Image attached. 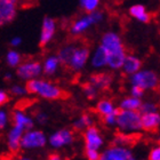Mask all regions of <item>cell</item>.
<instances>
[{
  "label": "cell",
  "instance_id": "obj_1",
  "mask_svg": "<svg viewBox=\"0 0 160 160\" xmlns=\"http://www.w3.org/2000/svg\"><path fill=\"white\" fill-rule=\"evenodd\" d=\"M57 56L62 67L72 72H79L89 61L90 49L87 43L73 40L61 47L57 52Z\"/></svg>",
  "mask_w": 160,
  "mask_h": 160
},
{
  "label": "cell",
  "instance_id": "obj_2",
  "mask_svg": "<svg viewBox=\"0 0 160 160\" xmlns=\"http://www.w3.org/2000/svg\"><path fill=\"white\" fill-rule=\"evenodd\" d=\"M28 94L37 95V96L49 101L57 100H67L70 96V94L67 90H64L57 83L52 80H47L43 78H36V79L29 80L25 83Z\"/></svg>",
  "mask_w": 160,
  "mask_h": 160
},
{
  "label": "cell",
  "instance_id": "obj_3",
  "mask_svg": "<svg viewBox=\"0 0 160 160\" xmlns=\"http://www.w3.org/2000/svg\"><path fill=\"white\" fill-rule=\"evenodd\" d=\"M100 45L107 52L108 67L111 69H120L127 54L119 34L113 31H108L101 38Z\"/></svg>",
  "mask_w": 160,
  "mask_h": 160
},
{
  "label": "cell",
  "instance_id": "obj_4",
  "mask_svg": "<svg viewBox=\"0 0 160 160\" xmlns=\"http://www.w3.org/2000/svg\"><path fill=\"white\" fill-rule=\"evenodd\" d=\"M104 20V13L101 10H95L92 13H85L81 16H78L70 23L68 31L71 37L80 38L88 32L93 27L100 24Z\"/></svg>",
  "mask_w": 160,
  "mask_h": 160
},
{
  "label": "cell",
  "instance_id": "obj_5",
  "mask_svg": "<svg viewBox=\"0 0 160 160\" xmlns=\"http://www.w3.org/2000/svg\"><path fill=\"white\" fill-rule=\"evenodd\" d=\"M42 74L41 62L36 58H27L20 63L16 68V76L24 81L39 78Z\"/></svg>",
  "mask_w": 160,
  "mask_h": 160
},
{
  "label": "cell",
  "instance_id": "obj_6",
  "mask_svg": "<svg viewBox=\"0 0 160 160\" xmlns=\"http://www.w3.org/2000/svg\"><path fill=\"white\" fill-rule=\"evenodd\" d=\"M116 122L122 129H138L141 128V112L138 110H123L117 108Z\"/></svg>",
  "mask_w": 160,
  "mask_h": 160
},
{
  "label": "cell",
  "instance_id": "obj_7",
  "mask_svg": "<svg viewBox=\"0 0 160 160\" xmlns=\"http://www.w3.org/2000/svg\"><path fill=\"white\" fill-rule=\"evenodd\" d=\"M133 85L142 87L143 89L156 90L160 87V79L153 71H137L132 78Z\"/></svg>",
  "mask_w": 160,
  "mask_h": 160
},
{
  "label": "cell",
  "instance_id": "obj_8",
  "mask_svg": "<svg viewBox=\"0 0 160 160\" xmlns=\"http://www.w3.org/2000/svg\"><path fill=\"white\" fill-rule=\"evenodd\" d=\"M57 32V22L55 18L50 16L43 17L41 23V30L39 36V45L41 47H46L54 40Z\"/></svg>",
  "mask_w": 160,
  "mask_h": 160
},
{
  "label": "cell",
  "instance_id": "obj_9",
  "mask_svg": "<svg viewBox=\"0 0 160 160\" xmlns=\"http://www.w3.org/2000/svg\"><path fill=\"white\" fill-rule=\"evenodd\" d=\"M18 0H0V28L12 23L18 12Z\"/></svg>",
  "mask_w": 160,
  "mask_h": 160
},
{
  "label": "cell",
  "instance_id": "obj_10",
  "mask_svg": "<svg viewBox=\"0 0 160 160\" xmlns=\"http://www.w3.org/2000/svg\"><path fill=\"white\" fill-rule=\"evenodd\" d=\"M160 127V114L151 111L141 113V128L151 134H157Z\"/></svg>",
  "mask_w": 160,
  "mask_h": 160
},
{
  "label": "cell",
  "instance_id": "obj_11",
  "mask_svg": "<svg viewBox=\"0 0 160 160\" xmlns=\"http://www.w3.org/2000/svg\"><path fill=\"white\" fill-rule=\"evenodd\" d=\"M46 143V137L42 132L34 130L28 132L21 138V147L25 149H33V148H41Z\"/></svg>",
  "mask_w": 160,
  "mask_h": 160
},
{
  "label": "cell",
  "instance_id": "obj_12",
  "mask_svg": "<svg viewBox=\"0 0 160 160\" xmlns=\"http://www.w3.org/2000/svg\"><path fill=\"white\" fill-rule=\"evenodd\" d=\"M141 138H142L141 134H128V135H126V134L117 132L109 148H133L140 142Z\"/></svg>",
  "mask_w": 160,
  "mask_h": 160
},
{
  "label": "cell",
  "instance_id": "obj_13",
  "mask_svg": "<svg viewBox=\"0 0 160 160\" xmlns=\"http://www.w3.org/2000/svg\"><path fill=\"white\" fill-rule=\"evenodd\" d=\"M83 138H85V144L86 149H94L97 150L102 145L103 141L100 136V132L97 129V127L94 125H89L87 127L85 133H83Z\"/></svg>",
  "mask_w": 160,
  "mask_h": 160
},
{
  "label": "cell",
  "instance_id": "obj_14",
  "mask_svg": "<svg viewBox=\"0 0 160 160\" xmlns=\"http://www.w3.org/2000/svg\"><path fill=\"white\" fill-rule=\"evenodd\" d=\"M41 67H42V73L48 77H52L60 70L62 64H61L57 54H48L41 62Z\"/></svg>",
  "mask_w": 160,
  "mask_h": 160
},
{
  "label": "cell",
  "instance_id": "obj_15",
  "mask_svg": "<svg viewBox=\"0 0 160 160\" xmlns=\"http://www.w3.org/2000/svg\"><path fill=\"white\" fill-rule=\"evenodd\" d=\"M88 81L97 90H107L110 88L111 83L113 81V76L107 72H98V73L92 74Z\"/></svg>",
  "mask_w": 160,
  "mask_h": 160
},
{
  "label": "cell",
  "instance_id": "obj_16",
  "mask_svg": "<svg viewBox=\"0 0 160 160\" xmlns=\"http://www.w3.org/2000/svg\"><path fill=\"white\" fill-rule=\"evenodd\" d=\"M23 128L14 126L8 135V148L13 154H16L21 149V138L23 135Z\"/></svg>",
  "mask_w": 160,
  "mask_h": 160
},
{
  "label": "cell",
  "instance_id": "obj_17",
  "mask_svg": "<svg viewBox=\"0 0 160 160\" xmlns=\"http://www.w3.org/2000/svg\"><path fill=\"white\" fill-rule=\"evenodd\" d=\"M130 153L123 148H109L103 154H101L100 160H129Z\"/></svg>",
  "mask_w": 160,
  "mask_h": 160
},
{
  "label": "cell",
  "instance_id": "obj_18",
  "mask_svg": "<svg viewBox=\"0 0 160 160\" xmlns=\"http://www.w3.org/2000/svg\"><path fill=\"white\" fill-rule=\"evenodd\" d=\"M10 121L13 122L14 126L21 127L23 129H29V128H32L33 127V122L31 118L27 117L25 114L23 113L22 110H15L12 112V116H10Z\"/></svg>",
  "mask_w": 160,
  "mask_h": 160
},
{
  "label": "cell",
  "instance_id": "obj_19",
  "mask_svg": "<svg viewBox=\"0 0 160 160\" xmlns=\"http://www.w3.org/2000/svg\"><path fill=\"white\" fill-rule=\"evenodd\" d=\"M90 64L93 65V68H96V69H100V68H103L107 65V52L103 47L98 45V46L94 49L93 53H90L89 56Z\"/></svg>",
  "mask_w": 160,
  "mask_h": 160
},
{
  "label": "cell",
  "instance_id": "obj_20",
  "mask_svg": "<svg viewBox=\"0 0 160 160\" xmlns=\"http://www.w3.org/2000/svg\"><path fill=\"white\" fill-rule=\"evenodd\" d=\"M121 68H122L123 72L126 74H134L136 73L137 71L141 70L142 61L138 57L134 56V55H126Z\"/></svg>",
  "mask_w": 160,
  "mask_h": 160
},
{
  "label": "cell",
  "instance_id": "obj_21",
  "mask_svg": "<svg viewBox=\"0 0 160 160\" xmlns=\"http://www.w3.org/2000/svg\"><path fill=\"white\" fill-rule=\"evenodd\" d=\"M49 141L53 147H62V145L69 144L73 141V133L68 129L60 130L54 134Z\"/></svg>",
  "mask_w": 160,
  "mask_h": 160
},
{
  "label": "cell",
  "instance_id": "obj_22",
  "mask_svg": "<svg viewBox=\"0 0 160 160\" xmlns=\"http://www.w3.org/2000/svg\"><path fill=\"white\" fill-rule=\"evenodd\" d=\"M129 14L130 16L136 18L137 21H140L142 23H148L151 20V15L147 10V8L143 5H134L129 8Z\"/></svg>",
  "mask_w": 160,
  "mask_h": 160
},
{
  "label": "cell",
  "instance_id": "obj_23",
  "mask_svg": "<svg viewBox=\"0 0 160 160\" xmlns=\"http://www.w3.org/2000/svg\"><path fill=\"white\" fill-rule=\"evenodd\" d=\"M5 61H6V64L9 68L16 69L20 65L21 62L23 61V56H22V54L18 50H16L15 48H12L5 55Z\"/></svg>",
  "mask_w": 160,
  "mask_h": 160
},
{
  "label": "cell",
  "instance_id": "obj_24",
  "mask_svg": "<svg viewBox=\"0 0 160 160\" xmlns=\"http://www.w3.org/2000/svg\"><path fill=\"white\" fill-rule=\"evenodd\" d=\"M114 110L113 104L110 100H101L98 101V103L96 104V112L100 114L101 117H103L105 114L111 113Z\"/></svg>",
  "mask_w": 160,
  "mask_h": 160
},
{
  "label": "cell",
  "instance_id": "obj_25",
  "mask_svg": "<svg viewBox=\"0 0 160 160\" xmlns=\"http://www.w3.org/2000/svg\"><path fill=\"white\" fill-rule=\"evenodd\" d=\"M141 105H142V101L138 97L133 96L123 100L120 108L123 109V110H140Z\"/></svg>",
  "mask_w": 160,
  "mask_h": 160
},
{
  "label": "cell",
  "instance_id": "obj_26",
  "mask_svg": "<svg viewBox=\"0 0 160 160\" xmlns=\"http://www.w3.org/2000/svg\"><path fill=\"white\" fill-rule=\"evenodd\" d=\"M80 7L85 13H92L98 9L101 0H79Z\"/></svg>",
  "mask_w": 160,
  "mask_h": 160
},
{
  "label": "cell",
  "instance_id": "obj_27",
  "mask_svg": "<svg viewBox=\"0 0 160 160\" xmlns=\"http://www.w3.org/2000/svg\"><path fill=\"white\" fill-rule=\"evenodd\" d=\"M81 87H82V92L85 93V95L87 96L88 100H94V98L97 96V89L89 82V81L82 83Z\"/></svg>",
  "mask_w": 160,
  "mask_h": 160
},
{
  "label": "cell",
  "instance_id": "obj_28",
  "mask_svg": "<svg viewBox=\"0 0 160 160\" xmlns=\"http://www.w3.org/2000/svg\"><path fill=\"white\" fill-rule=\"evenodd\" d=\"M9 93L15 97H22V96H24V95H27L28 90H27L25 85L16 83V85H13V86L10 87Z\"/></svg>",
  "mask_w": 160,
  "mask_h": 160
},
{
  "label": "cell",
  "instance_id": "obj_29",
  "mask_svg": "<svg viewBox=\"0 0 160 160\" xmlns=\"http://www.w3.org/2000/svg\"><path fill=\"white\" fill-rule=\"evenodd\" d=\"M92 125V119L88 114H82V117L80 118V120H78L77 122L74 123V129L76 130H82L83 128Z\"/></svg>",
  "mask_w": 160,
  "mask_h": 160
},
{
  "label": "cell",
  "instance_id": "obj_30",
  "mask_svg": "<svg viewBox=\"0 0 160 160\" xmlns=\"http://www.w3.org/2000/svg\"><path fill=\"white\" fill-rule=\"evenodd\" d=\"M85 156H86L87 160H100L101 158V154L97 152V150L86 149V148H85Z\"/></svg>",
  "mask_w": 160,
  "mask_h": 160
},
{
  "label": "cell",
  "instance_id": "obj_31",
  "mask_svg": "<svg viewBox=\"0 0 160 160\" xmlns=\"http://www.w3.org/2000/svg\"><path fill=\"white\" fill-rule=\"evenodd\" d=\"M9 100H10L9 94L7 93L6 90L0 89V107H3L5 104H7L9 102Z\"/></svg>",
  "mask_w": 160,
  "mask_h": 160
},
{
  "label": "cell",
  "instance_id": "obj_32",
  "mask_svg": "<svg viewBox=\"0 0 160 160\" xmlns=\"http://www.w3.org/2000/svg\"><path fill=\"white\" fill-rule=\"evenodd\" d=\"M149 160H160V147L156 148V149H152L149 153Z\"/></svg>",
  "mask_w": 160,
  "mask_h": 160
},
{
  "label": "cell",
  "instance_id": "obj_33",
  "mask_svg": "<svg viewBox=\"0 0 160 160\" xmlns=\"http://www.w3.org/2000/svg\"><path fill=\"white\" fill-rule=\"evenodd\" d=\"M144 90H145V89H143L142 87L136 86V85H134L133 88H132V94H133V96H134V97H138V98H140V97L143 96Z\"/></svg>",
  "mask_w": 160,
  "mask_h": 160
},
{
  "label": "cell",
  "instance_id": "obj_34",
  "mask_svg": "<svg viewBox=\"0 0 160 160\" xmlns=\"http://www.w3.org/2000/svg\"><path fill=\"white\" fill-rule=\"evenodd\" d=\"M22 42H23V39L21 37H18V36H15V37H13L10 39L9 45H10V47H13V48H18V47L22 45Z\"/></svg>",
  "mask_w": 160,
  "mask_h": 160
},
{
  "label": "cell",
  "instance_id": "obj_35",
  "mask_svg": "<svg viewBox=\"0 0 160 160\" xmlns=\"http://www.w3.org/2000/svg\"><path fill=\"white\" fill-rule=\"evenodd\" d=\"M7 122V113L5 111L0 110V129H2L3 127L6 126Z\"/></svg>",
  "mask_w": 160,
  "mask_h": 160
},
{
  "label": "cell",
  "instance_id": "obj_36",
  "mask_svg": "<svg viewBox=\"0 0 160 160\" xmlns=\"http://www.w3.org/2000/svg\"><path fill=\"white\" fill-rule=\"evenodd\" d=\"M47 160H61V157L58 153H50L47 158Z\"/></svg>",
  "mask_w": 160,
  "mask_h": 160
},
{
  "label": "cell",
  "instance_id": "obj_37",
  "mask_svg": "<svg viewBox=\"0 0 160 160\" xmlns=\"http://www.w3.org/2000/svg\"><path fill=\"white\" fill-rule=\"evenodd\" d=\"M37 119L39 120L40 122H45V121H46V116L39 112V113H37Z\"/></svg>",
  "mask_w": 160,
  "mask_h": 160
},
{
  "label": "cell",
  "instance_id": "obj_38",
  "mask_svg": "<svg viewBox=\"0 0 160 160\" xmlns=\"http://www.w3.org/2000/svg\"><path fill=\"white\" fill-rule=\"evenodd\" d=\"M10 78H12V74H9V73H7L6 76H5V79L6 80H9Z\"/></svg>",
  "mask_w": 160,
  "mask_h": 160
},
{
  "label": "cell",
  "instance_id": "obj_39",
  "mask_svg": "<svg viewBox=\"0 0 160 160\" xmlns=\"http://www.w3.org/2000/svg\"><path fill=\"white\" fill-rule=\"evenodd\" d=\"M17 160H30V159H27V158H18Z\"/></svg>",
  "mask_w": 160,
  "mask_h": 160
}]
</instances>
